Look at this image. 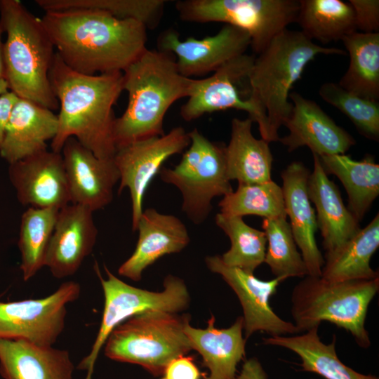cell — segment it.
I'll list each match as a JSON object with an SVG mask.
<instances>
[{
	"mask_svg": "<svg viewBox=\"0 0 379 379\" xmlns=\"http://www.w3.org/2000/svg\"><path fill=\"white\" fill-rule=\"evenodd\" d=\"M41 19L61 60L84 74L123 72L147 49V28L134 20L84 9L48 11Z\"/></svg>",
	"mask_w": 379,
	"mask_h": 379,
	"instance_id": "obj_1",
	"label": "cell"
},
{
	"mask_svg": "<svg viewBox=\"0 0 379 379\" xmlns=\"http://www.w3.org/2000/svg\"><path fill=\"white\" fill-rule=\"evenodd\" d=\"M49 80L60 107L51 150L61 153L65 141L74 138L97 157L113 159L117 150L113 106L124 91L123 72L79 73L55 52Z\"/></svg>",
	"mask_w": 379,
	"mask_h": 379,
	"instance_id": "obj_2",
	"label": "cell"
},
{
	"mask_svg": "<svg viewBox=\"0 0 379 379\" xmlns=\"http://www.w3.org/2000/svg\"><path fill=\"white\" fill-rule=\"evenodd\" d=\"M123 77L128 101L123 114L115 119L117 149L164 135L166 113L175 101L190 96L194 81L179 72L173 54L147 48L123 71Z\"/></svg>",
	"mask_w": 379,
	"mask_h": 379,
	"instance_id": "obj_3",
	"label": "cell"
},
{
	"mask_svg": "<svg viewBox=\"0 0 379 379\" xmlns=\"http://www.w3.org/2000/svg\"><path fill=\"white\" fill-rule=\"evenodd\" d=\"M5 80L10 91L51 110L59 107L49 80L54 46L41 19L18 0H0Z\"/></svg>",
	"mask_w": 379,
	"mask_h": 379,
	"instance_id": "obj_4",
	"label": "cell"
},
{
	"mask_svg": "<svg viewBox=\"0 0 379 379\" xmlns=\"http://www.w3.org/2000/svg\"><path fill=\"white\" fill-rule=\"evenodd\" d=\"M345 53L340 48L321 46L301 31L286 28L255 58L248 77L249 98L267 118L270 142L279 141L278 131L293 109L290 91L307 65L319 54Z\"/></svg>",
	"mask_w": 379,
	"mask_h": 379,
	"instance_id": "obj_5",
	"label": "cell"
},
{
	"mask_svg": "<svg viewBox=\"0 0 379 379\" xmlns=\"http://www.w3.org/2000/svg\"><path fill=\"white\" fill-rule=\"evenodd\" d=\"M378 290L379 278L331 281L307 275L291 293L294 325L305 332L326 321L350 333L360 347L368 348L371 343L365 321Z\"/></svg>",
	"mask_w": 379,
	"mask_h": 379,
	"instance_id": "obj_6",
	"label": "cell"
},
{
	"mask_svg": "<svg viewBox=\"0 0 379 379\" xmlns=\"http://www.w3.org/2000/svg\"><path fill=\"white\" fill-rule=\"evenodd\" d=\"M189 315L148 311L116 326L105 343L109 359L142 366L154 376L161 375L173 359L192 350L184 333Z\"/></svg>",
	"mask_w": 379,
	"mask_h": 379,
	"instance_id": "obj_7",
	"label": "cell"
},
{
	"mask_svg": "<svg viewBox=\"0 0 379 379\" xmlns=\"http://www.w3.org/2000/svg\"><path fill=\"white\" fill-rule=\"evenodd\" d=\"M188 134L190 144L180 161L173 168L162 167L159 175L180 190L182 211L199 225L208 217L213 199L233 189L227 172L226 146L209 140L197 128Z\"/></svg>",
	"mask_w": 379,
	"mask_h": 379,
	"instance_id": "obj_8",
	"label": "cell"
},
{
	"mask_svg": "<svg viewBox=\"0 0 379 379\" xmlns=\"http://www.w3.org/2000/svg\"><path fill=\"white\" fill-rule=\"evenodd\" d=\"M175 8L182 20L223 22L247 32L259 55L286 27L296 22L300 0H180Z\"/></svg>",
	"mask_w": 379,
	"mask_h": 379,
	"instance_id": "obj_9",
	"label": "cell"
},
{
	"mask_svg": "<svg viewBox=\"0 0 379 379\" xmlns=\"http://www.w3.org/2000/svg\"><path fill=\"white\" fill-rule=\"evenodd\" d=\"M95 271L100 279L105 297L100 328L88 355L79 364L78 368L87 370L91 378L98 354L112 330L128 318L148 311L178 313L189 305L190 295L184 281L168 275L164 290L152 292L132 286L119 279L105 266L107 279L101 275L95 263Z\"/></svg>",
	"mask_w": 379,
	"mask_h": 379,
	"instance_id": "obj_10",
	"label": "cell"
},
{
	"mask_svg": "<svg viewBox=\"0 0 379 379\" xmlns=\"http://www.w3.org/2000/svg\"><path fill=\"white\" fill-rule=\"evenodd\" d=\"M255 57L244 53L233 58L208 77L194 79L192 92L180 108L186 121L205 114L230 109L243 110L258 125L261 138L270 142L267 118L249 98L248 77Z\"/></svg>",
	"mask_w": 379,
	"mask_h": 379,
	"instance_id": "obj_11",
	"label": "cell"
},
{
	"mask_svg": "<svg viewBox=\"0 0 379 379\" xmlns=\"http://www.w3.org/2000/svg\"><path fill=\"white\" fill-rule=\"evenodd\" d=\"M80 293L79 284L69 281L43 298L0 300V340L53 346L64 330L67 305L77 300Z\"/></svg>",
	"mask_w": 379,
	"mask_h": 379,
	"instance_id": "obj_12",
	"label": "cell"
},
{
	"mask_svg": "<svg viewBox=\"0 0 379 379\" xmlns=\"http://www.w3.org/2000/svg\"><path fill=\"white\" fill-rule=\"evenodd\" d=\"M190 144L188 133L177 126L163 135L136 140L117 149L113 159L120 175L119 194L126 187L129 190L133 231H136L143 211L144 196L153 178L169 157L182 153Z\"/></svg>",
	"mask_w": 379,
	"mask_h": 379,
	"instance_id": "obj_13",
	"label": "cell"
},
{
	"mask_svg": "<svg viewBox=\"0 0 379 379\" xmlns=\"http://www.w3.org/2000/svg\"><path fill=\"white\" fill-rule=\"evenodd\" d=\"M158 50L175 58L179 72L189 78L214 72L227 62L246 53L251 39L245 31L225 25L215 34L198 39L181 40L174 29L164 31L158 37Z\"/></svg>",
	"mask_w": 379,
	"mask_h": 379,
	"instance_id": "obj_14",
	"label": "cell"
},
{
	"mask_svg": "<svg viewBox=\"0 0 379 379\" xmlns=\"http://www.w3.org/2000/svg\"><path fill=\"white\" fill-rule=\"evenodd\" d=\"M205 262L207 267L220 274L237 295L244 312L246 340L257 331L270 336L300 333L294 324L280 318L270 305V298L284 279H259L253 273L226 265L220 255L208 256Z\"/></svg>",
	"mask_w": 379,
	"mask_h": 379,
	"instance_id": "obj_15",
	"label": "cell"
},
{
	"mask_svg": "<svg viewBox=\"0 0 379 379\" xmlns=\"http://www.w3.org/2000/svg\"><path fill=\"white\" fill-rule=\"evenodd\" d=\"M9 164V178L22 204L60 209L70 204L61 153L46 149Z\"/></svg>",
	"mask_w": 379,
	"mask_h": 379,
	"instance_id": "obj_16",
	"label": "cell"
},
{
	"mask_svg": "<svg viewBox=\"0 0 379 379\" xmlns=\"http://www.w3.org/2000/svg\"><path fill=\"white\" fill-rule=\"evenodd\" d=\"M61 154L68 183L70 204L91 211L102 209L113 199L120 175L113 159L97 157L76 138H68Z\"/></svg>",
	"mask_w": 379,
	"mask_h": 379,
	"instance_id": "obj_17",
	"label": "cell"
},
{
	"mask_svg": "<svg viewBox=\"0 0 379 379\" xmlns=\"http://www.w3.org/2000/svg\"><path fill=\"white\" fill-rule=\"evenodd\" d=\"M289 98L293 109L284 124L289 133L279 139L288 152L307 146L318 156L344 154L355 145L354 138L316 102L295 91L290 93Z\"/></svg>",
	"mask_w": 379,
	"mask_h": 379,
	"instance_id": "obj_18",
	"label": "cell"
},
{
	"mask_svg": "<svg viewBox=\"0 0 379 379\" xmlns=\"http://www.w3.org/2000/svg\"><path fill=\"white\" fill-rule=\"evenodd\" d=\"M93 213L73 204L59 210L45 258V266L54 277L74 274L92 252L98 233Z\"/></svg>",
	"mask_w": 379,
	"mask_h": 379,
	"instance_id": "obj_19",
	"label": "cell"
},
{
	"mask_svg": "<svg viewBox=\"0 0 379 379\" xmlns=\"http://www.w3.org/2000/svg\"><path fill=\"white\" fill-rule=\"evenodd\" d=\"M138 239L133 254L119 267L120 276L140 281L142 272L166 254L180 252L190 243L185 225L173 215L149 208L138 222Z\"/></svg>",
	"mask_w": 379,
	"mask_h": 379,
	"instance_id": "obj_20",
	"label": "cell"
},
{
	"mask_svg": "<svg viewBox=\"0 0 379 379\" xmlns=\"http://www.w3.org/2000/svg\"><path fill=\"white\" fill-rule=\"evenodd\" d=\"M310 171L300 161L291 163L281 173L286 216L306 265L307 275L321 276L324 258L315 238L317 230L316 215L311 205L307 181Z\"/></svg>",
	"mask_w": 379,
	"mask_h": 379,
	"instance_id": "obj_21",
	"label": "cell"
},
{
	"mask_svg": "<svg viewBox=\"0 0 379 379\" xmlns=\"http://www.w3.org/2000/svg\"><path fill=\"white\" fill-rule=\"evenodd\" d=\"M58 116L31 100L18 98L8 120L0 155L12 164L47 149L58 131Z\"/></svg>",
	"mask_w": 379,
	"mask_h": 379,
	"instance_id": "obj_22",
	"label": "cell"
},
{
	"mask_svg": "<svg viewBox=\"0 0 379 379\" xmlns=\"http://www.w3.org/2000/svg\"><path fill=\"white\" fill-rule=\"evenodd\" d=\"M314 168L307 181L310 200L316 208L317 227L326 253L338 248L359 230V222L343 203L340 192L324 171L319 157L312 153Z\"/></svg>",
	"mask_w": 379,
	"mask_h": 379,
	"instance_id": "obj_23",
	"label": "cell"
},
{
	"mask_svg": "<svg viewBox=\"0 0 379 379\" xmlns=\"http://www.w3.org/2000/svg\"><path fill=\"white\" fill-rule=\"evenodd\" d=\"M67 350L23 340H0V374L4 379H72Z\"/></svg>",
	"mask_w": 379,
	"mask_h": 379,
	"instance_id": "obj_24",
	"label": "cell"
},
{
	"mask_svg": "<svg viewBox=\"0 0 379 379\" xmlns=\"http://www.w3.org/2000/svg\"><path fill=\"white\" fill-rule=\"evenodd\" d=\"M211 315L206 328H196L188 320L184 327L192 350L199 352L209 371L204 379H236L237 364L246 354V340L243 337L244 319L238 317L229 328H217Z\"/></svg>",
	"mask_w": 379,
	"mask_h": 379,
	"instance_id": "obj_25",
	"label": "cell"
},
{
	"mask_svg": "<svg viewBox=\"0 0 379 379\" xmlns=\"http://www.w3.org/2000/svg\"><path fill=\"white\" fill-rule=\"evenodd\" d=\"M253 121L234 118L231 134L225 147L227 172L230 180L239 184L263 183L272 180L273 161L269 142L255 138L252 133Z\"/></svg>",
	"mask_w": 379,
	"mask_h": 379,
	"instance_id": "obj_26",
	"label": "cell"
},
{
	"mask_svg": "<svg viewBox=\"0 0 379 379\" xmlns=\"http://www.w3.org/2000/svg\"><path fill=\"white\" fill-rule=\"evenodd\" d=\"M379 246L378 213L364 228L331 252L326 253L321 270L324 279L345 281L379 278L370 265Z\"/></svg>",
	"mask_w": 379,
	"mask_h": 379,
	"instance_id": "obj_27",
	"label": "cell"
},
{
	"mask_svg": "<svg viewBox=\"0 0 379 379\" xmlns=\"http://www.w3.org/2000/svg\"><path fill=\"white\" fill-rule=\"evenodd\" d=\"M319 326H314L302 335H276L262 338L265 345L288 349L300 359L302 371L315 373L325 379H378L359 373L343 364L335 351L336 337L324 343L318 335Z\"/></svg>",
	"mask_w": 379,
	"mask_h": 379,
	"instance_id": "obj_28",
	"label": "cell"
},
{
	"mask_svg": "<svg viewBox=\"0 0 379 379\" xmlns=\"http://www.w3.org/2000/svg\"><path fill=\"white\" fill-rule=\"evenodd\" d=\"M327 174L343 185L348 197V210L360 222L379 194V165L371 157L361 161L345 154L319 156Z\"/></svg>",
	"mask_w": 379,
	"mask_h": 379,
	"instance_id": "obj_29",
	"label": "cell"
},
{
	"mask_svg": "<svg viewBox=\"0 0 379 379\" xmlns=\"http://www.w3.org/2000/svg\"><path fill=\"white\" fill-rule=\"evenodd\" d=\"M350 55L347 70L338 84L361 98L379 100V32H352L342 38Z\"/></svg>",
	"mask_w": 379,
	"mask_h": 379,
	"instance_id": "obj_30",
	"label": "cell"
},
{
	"mask_svg": "<svg viewBox=\"0 0 379 379\" xmlns=\"http://www.w3.org/2000/svg\"><path fill=\"white\" fill-rule=\"evenodd\" d=\"M296 22L306 37L323 44L357 31L352 7L340 0H300Z\"/></svg>",
	"mask_w": 379,
	"mask_h": 379,
	"instance_id": "obj_31",
	"label": "cell"
},
{
	"mask_svg": "<svg viewBox=\"0 0 379 379\" xmlns=\"http://www.w3.org/2000/svg\"><path fill=\"white\" fill-rule=\"evenodd\" d=\"M59 210L29 207L22 215L18 248L21 255L20 270L25 281L45 266L46 251Z\"/></svg>",
	"mask_w": 379,
	"mask_h": 379,
	"instance_id": "obj_32",
	"label": "cell"
},
{
	"mask_svg": "<svg viewBox=\"0 0 379 379\" xmlns=\"http://www.w3.org/2000/svg\"><path fill=\"white\" fill-rule=\"evenodd\" d=\"M215 224L231 242L230 249L220 255L222 261L227 266L253 274L265 260L267 248L265 232L247 225L242 217L220 213L215 215Z\"/></svg>",
	"mask_w": 379,
	"mask_h": 379,
	"instance_id": "obj_33",
	"label": "cell"
},
{
	"mask_svg": "<svg viewBox=\"0 0 379 379\" xmlns=\"http://www.w3.org/2000/svg\"><path fill=\"white\" fill-rule=\"evenodd\" d=\"M45 12L66 10H94L121 20H134L154 29L161 20L164 0H36Z\"/></svg>",
	"mask_w": 379,
	"mask_h": 379,
	"instance_id": "obj_34",
	"label": "cell"
},
{
	"mask_svg": "<svg viewBox=\"0 0 379 379\" xmlns=\"http://www.w3.org/2000/svg\"><path fill=\"white\" fill-rule=\"evenodd\" d=\"M220 213L242 217L255 215L264 219L286 218L282 188L270 180L239 184L237 189L219 202Z\"/></svg>",
	"mask_w": 379,
	"mask_h": 379,
	"instance_id": "obj_35",
	"label": "cell"
},
{
	"mask_svg": "<svg viewBox=\"0 0 379 379\" xmlns=\"http://www.w3.org/2000/svg\"><path fill=\"white\" fill-rule=\"evenodd\" d=\"M262 228L267 239L264 262L275 277L303 278L307 275L306 265L297 249L289 222L286 218L263 219Z\"/></svg>",
	"mask_w": 379,
	"mask_h": 379,
	"instance_id": "obj_36",
	"label": "cell"
},
{
	"mask_svg": "<svg viewBox=\"0 0 379 379\" xmlns=\"http://www.w3.org/2000/svg\"><path fill=\"white\" fill-rule=\"evenodd\" d=\"M319 95L345 114L359 133L374 140L379 138V103L350 93L338 84L326 82Z\"/></svg>",
	"mask_w": 379,
	"mask_h": 379,
	"instance_id": "obj_37",
	"label": "cell"
},
{
	"mask_svg": "<svg viewBox=\"0 0 379 379\" xmlns=\"http://www.w3.org/2000/svg\"><path fill=\"white\" fill-rule=\"evenodd\" d=\"M353 8L356 29L363 33L379 32V1L350 0Z\"/></svg>",
	"mask_w": 379,
	"mask_h": 379,
	"instance_id": "obj_38",
	"label": "cell"
},
{
	"mask_svg": "<svg viewBox=\"0 0 379 379\" xmlns=\"http://www.w3.org/2000/svg\"><path fill=\"white\" fill-rule=\"evenodd\" d=\"M160 379H200L205 374L201 373L193 358L190 356H180L168 364Z\"/></svg>",
	"mask_w": 379,
	"mask_h": 379,
	"instance_id": "obj_39",
	"label": "cell"
},
{
	"mask_svg": "<svg viewBox=\"0 0 379 379\" xmlns=\"http://www.w3.org/2000/svg\"><path fill=\"white\" fill-rule=\"evenodd\" d=\"M18 98V97L11 91L0 96V149L4 141L11 111Z\"/></svg>",
	"mask_w": 379,
	"mask_h": 379,
	"instance_id": "obj_40",
	"label": "cell"
},
{
	"mask_svg": "<svg viewBox=\"0 0 379 379\" xmlns=\"http://www.w3.org/2000/svg\"><path fill=\"white\" fill-rule=\"evenodd\" d=\"M236 379H267V377L258 361L251 359L244 363L241 373Z\"/></svg>",
	"mask_w": 379,
	"mask_h": 379,
	"instance_id": "obj_41",
	"label": "cell"
},
{
	"mask_svg": "<svg viewBox=\"0 0 379 379\" xmlns=\"http://www.w3.org/2000/svg\"><path fill=\"white\" fill-rule=\"evenodd\" d=\"M3 28L0 24V79H5V66L4 61V43L1 40Z\"/></svg>",
	"mask_w": 379,
	"mask_h": 379,
	"instance_id": "obj_42",
	"label": "cell"
},
{
	"mask_svg": "<svg viewBox=\"0 0 379 379\" xmlns=\"http://www.w3.org/2000/svg\"><path fill=\"white\" fill-rule=\"evenodd\" d=\"M10 91L8 83L4 79H0V96Z\"/></svg>",
	"mask_w": 379,
	"mask_h": 379,
	"instance_id": "obj_43",
	"label": "cell"
}]
</instances>
